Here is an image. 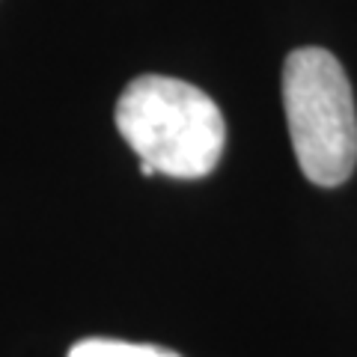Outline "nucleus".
I'll return each mask as SVG.
<instances>
[{
  "label": "nucleus",
  "mask_w": 357,
  "mask_h": 357,
  "mask_svg": "<svg viewBox=\"0 0 357 357\" xmlns=\"http://www.w3.org/2000/svg\"><path fill=\"white\" fill-rule=\"evenodd\" d=\"M66 357H178L170 349L149 342H122V340H81Z\"/></svg>",
  "instance_id": "obj_3"
},
{
  "label": "nucleus",
  "mask_w": 357,
  "mask_h": 357,
  "mask_svg": "<svg viewBox=\"0 0 357 357\" xmlns=\"http://www.w3.org/2000/svg\"><path fill=\"white\" fill-rule=\"evenodd\" d=\"M283 107L301 173L321 188L342 185L357 164V110L340 60L325 48L289 54Z\"/></svg>",
  "instance_id": "obj_2"
},
{
  "label": "nucleus",
  "mask_w": 357,
  "mask_h": 357,
  "mask_svg": "<svg viewBox=\"0 0 357 357\" xmlns=\"http://www.w3.org/2000/svg\"><path fill=\"white\" fill-rule=\"evenodd\" d=\"M116 128L137 152L143 176L203 178L218 167L227 140L220 107L199 86L164 75H140L126 86Z\"/></svg>",
  "instance_id": "obj_1"
}]
</instances>
